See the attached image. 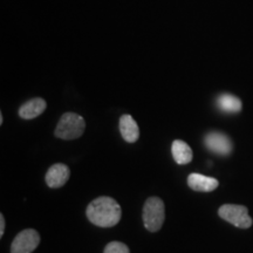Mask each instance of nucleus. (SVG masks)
<instances>
[{
	"label": "nucleus",
	"mask_w": 253,
	"mask_h": 253,
	"mask_svg": "<svg viewBox=\"0 0 253 253\" xmlns=\"http://www.w3.org/2000/svg\"><path fill=\"white\" fill-rule=\"evenodd\" d=\"M86 129V122L81 115L75 113H65L55 128V136L61 140H75L81 137Z\"/></svg>",
	"instance_id": "2"
},
{
	"label": "nucleus",
	"mask_w": 253,
	"mask_h": 253,
	"mask_svg": "<svg viewBox=\"0 0 253 253\" xmlns=\"http://www.w3.org/2000/svg\"><path fill=\"white\" fill-rule=\"evenodd\" d=\"M5 233V217L4 214L0 213V238L4 236Z\"/></svg>",
	"instance_id": "14"
},
{
	"label": "nucleus",
	"mask_w": 253,
	"mask_h": 253,
	"mask_svg": "<svg viewBox=\"0 0 253 253\" xmlns=\"http://www.w3.org/2000/svg\"><path fill=\"white\" fill-rule=\"evenodd\" d=\"M218 214L224 220L240 229H249L252 226V218L250 217L248 208L244 205L225 204L218 209Z\"/></svg>",
	"instance_id": "4"
},
{
	"label": "nucleus",
	"mask_w": 253,
	"mask_h": 253,
	"mask_svg": "<svg viewBox=\"0 0 253 253\" xmlns=\"http://www.w3.org/2000/svg\"><path fill=\"white\" fill-rule=\"evenodd\" d=\"M2 122H4V116H2V114L0 113V125H2Z\"/></svg>",
	"instance_id": "15"
},
{
	"label": "nucleus",
	"mask_w": 253,
	"mask_h": 253,
	"mask_svg": "<svg viewBox=\"0 0 253 253\" xmlns=\"http://www.w3.org/2000/svg\"><path fill=\"white\" fill-rule=\"evenodd\" d=\"M217 104L225 113H239L242 110V101L231 94H221L217 99Z\"/></svg>",
	"instance_id": "12"
},
{
	"label": "nucleus",
	"mask_w": 253,
	"mask_h": 253,
	"mask_svg": "<svg viewBox=\"0 0 253 253\" xmlns=\"http://www.w3.org/2000/svg\"><path fill=\"white\" fill-rule=\"evenodd\" d=\"M143 224L150 232H157L162 227L166 219V208L161 198L149 197L143 207Z\"/></svg>",
	"instance_id": "3"
},
{
	"label": "nucleus",
	"mask_w": 253,
	"mask_h": 253,
	"mask_svg": "<svg viewBox=\"0 0 253 253\" xmlns=\"http://www.w3.org/2000/svg\"><path fill=\"white\" fill-rule=\"evenodd\" d=\"M120 131H121L123 140L128 143H135L140 137V129H138L137 122L129 114H125L120 119Z\"/></svg>",
	"instance_id": "9"
},
{
	"label": "nucleus",
	"mask_w": 253,
	"mask_h": 253,
	"mask_svg": "<svg viewBox=\"0 0 253 253\" xmlns=\"http://www.w3.org/2000/svg\"><path fill=\"white\" fill-rule=\"evenodd\" d=\"M47 103L46 101L41 97H36L27 102H25L23 106L19 108V116L24 120L36 119L41 115L46 110Z\"/></svg>",
	"instance_id": "10"
},
{
	"label": "nucleus",
	"mask_w": 253,
	"mask_h": 253,
	"mask_svg": "<svg viewBox=\"0 0 253 253\" xmlns=\"http://www.w3.org/2000/svg\"><path fill=\"white\" fill-rule=\"evenodd\" d=\"M171 153L175 162L179 166H184L192 161L194 153L192 149L189 147L188 143H185L182 140H175L171 145Z\"/></svg>",
	"instance_id": "11"
},
{
	"label": "nucleus",
	"mask_w": 253,
	"mask_h": 253,
	"mask_svg": "<svg viewBox=\"0 0 253 253\" xmlns=\"http://www.w3.org/2000/svg\"><path fill=\"white\" fill-rule=\"evenodd\" d=\"M188 185L194 191L211 192L218 188L219 182L216 178H213V177H208L202 175V173L194 172L190 173L188 177Z\"/></svg>",
	"instance_id": "8"
},
{
	"label": "nucleus",
	"mask_w": 253,
	"mask_h": 253,
	"mask_svg": "<svg viewBox=\"0 0 253 253\" xmlns=\"http://www.w3.org/2000/svg\"><path fill=\"white\" fill-rule=\"evenodd\" d=\"M90 223L99 227H113L121 220L122 210L115 199L112 197H97L90 202L86 210Z\"/></svg>",
	"instance_id": "1"
},
{
	"label": "nucleus",
	"mask_w": 253,
	"mask_h": 253,
	"mask_svg": "<svg viewBox=\"0 0 253 253\" xmlns=\"http://www.w3.org/2000/svg\"><path fill=\"white\" fill-rule=\"evenodd\" d=\"M69 176H71L69 168L66 164L56 163L49 168L48 171L46 173L45 179L49 188L58 189L67 183Z\"/></svg>",
	"instance_id": "7"
},
{
	"label": "nucleus",
	"mask_w": 253,
	"mask_h": 253,
	"mask_svg": "<svg viewBox=\"0 0 253 253\" xmlns=\"http://www.w3.org/2000/svg\"><path fill=\"white\" fill-rule=\"evenodd\" d=\"M204 144L209 150L220 156H227L232 151V142L229 136L223 132H209L204 137Z\"/></svg>",
	"instance_id": "6"
},
{
	"label": "nucleus",
	"mask_w": 253,
	"mask_h": 253,
	"mask_svg": "<svg viewBox=\"0 0 253 253\" xmlns=\"http://www.w3.org/2000/svg\"><path fill=\"white\" fill-rule=\"evenodd\" d=\"M103 253H130L129 248L121 242H110L104 248Z\"/></svg>",
	"instance_id": "13"
},
{
	"label": "nucleus",
	"mask_w": 253,
	"mask_h": 253,
	"mask_svg": "<svg viewBox=\"0 0 253 253\" xmlns=\"http://www.w3.org/2000/svg\"><path fill=\"white\" fill-rule=\"evenodd\" d=\"M40 244V235L33 229L18 233L11 245V253H32Z\"/></svg>",
	"instance_id": "5"
}]
</instances>
